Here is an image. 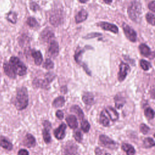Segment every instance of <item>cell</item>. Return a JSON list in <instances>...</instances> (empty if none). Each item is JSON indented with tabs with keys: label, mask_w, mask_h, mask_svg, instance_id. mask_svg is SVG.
<instances>
[{
	"label": "cell",
	"mask_w": 155,
	"mask_h": 155,
	"mask_svg": "<svg viewBox=\"0 0 155 155\" xmlns=\"http://www.w3.org/2000/svg\"><path fill=\"white\" fill-rule=\"evenodd\" d=\"M28 104V96L27 88L22 87L17 90L14 105L18 110L25 109Z\"/></svg>",
	"instance_id": "cell-1"
},
{
	"label": "cell",
	"mask_w": 155,
	"mask_h": 155,
	"mask_svg": "<svg viewBox=\"0 0 155 155\" xmlns=\"http://www.w3.org/2000/svg\"><path fill=\"white\" fill-rule=\"evenodd\" d=\"M129 18L134 22H138L140 19L141 4L138 1H133L128 8Z\"/></svg>",
	"instance_id": "cell-2"
},
{
	"label": "cell",
	"mask_w": 155,
	"mask_h": 155,
	"mask_svg": "<svg viewBox=\"0 0 155 155\" xmlns=\"http://www.w3.org/2000/svg\"><path fill=\"white\" fill-rule=\"evenodd\" d=\"M9 63L12 67L15 73L19 76H24L27 73V67L20 59L15 56L10 58Z\"/></svg>",
	"instance_id": "cell-3"
},
{
	"label": "cell",
	"mask_w": 155,
	"mask_h": 155,
	"mask_svg": "<svg viewBox=\"0 0 155 155\" xmlns=\"http://www.w3.org/2000/svg\"><path fill=\"white\" fill-rule=\"evenodd\" d=\"M62 19L63 13L62 10L58 8L53 10L50 17V22L55 27L58 26L62 22Z\"/></svg>",
	"instance_id": "cell-4"
},
{
	"label": "cell",
	"mask_w": 155,
	"mask_h": 155,
	"mask_svg": "<svg viewBox=\"0 0 155 155\" xmlns=\"http://www.w3.org/2000/svg\"><path fill=\"white\" fill-rule=\"evenodd\" d=\"M122 28H123L124 34L127 37V38L131 42H136V38H137V35L136 31L128 25L125 23L123 24Z\"/></svg>",
	"instance_id": "cell-5"
},
{
	"label": "cell",
	"mask_w": 155,
	"mask_h": 155,
	"mask_svg": "<svg viewBox=\"0 0 155 155\" xmlns=\"http://www.w3.org/2000/svg\"><path fill=\"white\" fill-rule=\"evenodd\" d=\"M77 150V145L73 142L68 141L64 146L63 154L64 155H76Z\"/></svg>",
	"instance_id": "cell-6"
},
{
	"label": "cell",
	"mask_w": 155,
	"mask_h": 155,
	"mask_svg": "<svg viewBox=\"0 0 155 155\" xmlns=\"http://www.w3.org/2000/svg\"><path fill=\"white\" fill-rule=\"evenodd\" d=\"M99 143L101 145L111 149L115 148L117 145L116 142L104 134H101L99 136Z\"/></svg>",
	"instance_id": "cell-7"
},
{
	"label": "cell",
	"mask_w": 155,
	"mask_h": 155,
	"mask_svg": "<svg viewBox=\"0 0 155 155\" xmlns=\"http://www.w3.org/2000/svg\"><path fill=\"white\" fill-rule=\"evenodd\" d=\"M129 71H130L129 65L126 63L121 62L119 65V71L118 73V77H117L119 81L120 82L123 81L127 77Z\"/></svg>",
	"instance_id": "cell-8"
},
{
	"label": "cell",
	"mask_w": 155,
	"mask_h": 155,
	"mask_svg": "<svg viewBox=\"0 0 155 155\" xmlns=\"http://www.w3.org/2000/svg\"><path fill=\"white\" fill-rule=\"evenodd\" d=\"M44 128L42 130V136L44 140L46 143H48L51 141V136L50 134V129L51 128V124L48 120H45L43 122Z\"/></svg>",
	"instance_id": "cell-9"
},
{
	"label": "cell",
	"mask_w": 155,
	"mask_h": 155,
	"mask_svg": "<svg viewBox=\"0 0 155 155\" xmlns=\"http://www.w3.org/2000/svg\"><path fill=\"white\" fill-rule=\"evenodd\" d=\"M48 51L49 54L53 58H55L58 56L59 53V45L56 41L51 40L50 41Z\"/></svg>",
	"instance_id": "cell-10"
},
{
	"label": "cell",
	"mask_w": 155,
	"mask_h": 155,
	"mask_svg": "<svg viewBox=\"0 0 155 155\" xmlns=\"http://www.w3.org/2000/svg\"><path fill=\"white\" fill-rule=\"evenodd\" d=\"M67 126L64 123H62L56 129L54 130V135L58 140H61L65 137Z\"/></svg>",
	"instance_id": "cell-11"
},
{
	"label": "cell",
	"mask_w": 155,
	"mask_h": 155,
	"mask_svg": "<svg viewBox=\"0 0 155 155\" xmlns=\"http://www.w3.org/2000/svg\"><path fill=\"white\" fill-rule=\"evenodd\" d=\"M98 25L104 30L111 31L114 33H118V27L113 24H110L107 22H101L98 24Z\"/></svg>",
	"instance_id": "cell-12"
},
{
	"label": "cell",
	"mask_w": 155,
	"mask_h": 155,
	"mask_svg": "<svg viewBox=\"0 0 155 155\" xmlns=\"http://www.w3.org/2000/svg\"><path fill=\"white\" fill-rule=\"evenodd\" d=\"M54 37V32L50 28H46L41 33V39L44 42L50 41Z\"/></svg>",
	"instance_id": "cell-13"
},
{
	"label": "cell",
	"mask_w": 155,
	"mask_h": 155,
	"mask_svg": "<svg viewBox=\"0 0 155 155\" xmlns=\"http://www.w3.org/2000/svg\"><path fill=\"white\" fill-rule=\"evenodd\" d=\"M23 144L28 148L35 147L36 145V140L35 137L30 133L27 134L23 140Z\"/></svg>",
	"instance_id": "cell-14"
},
{
	"label": "cell",
	"mask_w": 155,
	"mask_h": 155,
	"mask_svg": "<svg viewBox=\"0 0 155 155\" xmlns=\"http://www.w3.org/2000/svg\"><path fill=\"white\" fill-rule=\"evenodd\" d=\"M3 68H4V73H5V74L8 76L9 78H12V79H15L16 78V73L15 72V71L13 70L12 67L11 66V65L10 64V63L8 62H5L3 65Z\"/></svg>",
	"instance_id": "cell-15"
},
{
	"label": "cell",
	"mask_w": 155,
	"mask_h": 155,
	"mask_svg": "<svg viewBox=\"0 0 155 155\" xmlns=\"http://www.w3.org/2000/svg\"><path fill=\"white\" fill-rule=\"evenodd\" d=\"M49 84L50 83L46 79H41L36 78L33 81V85L37 88L47 89Z\"/></svg>",
	"instance_id": "cell-16"
},
{
	"label": "cell",
	"mask_w": 155,
	"mask_h": 155,
	"mask_svg": "<svg viewBox=\"0 0 155 155\" xmlns=\"http://www.w3.org/2000/svg\"><path fill=\"white\" fill-rule=\"evenodd\" d=\"M105 111L112 121H116L118 119L119 114L114 108L110 106H108L105 109Z\"/></svg>",
	"instance_id": "cell-17"
},
{
	"label": "cell",
	"mask_w": 155,
	"mask_h": 155,
	"mask_svg": "<svg viewBox=\"0 0 155 155\" xmlns=\"http://www.w3.org/2000/svg\"><path fill=\"white\" fill-rule=\"evenodd\" d=\"M0 146L8 151L12 150L13 148L12 143L4 136H0Z\"/></svg>",
	"instance_id": "cell-18"
},
{
	"label": "cell",
	"mask_w": 155,
	"mask_h": 155,
	"mask_svg": "<svg viewBox=\"0 0 155 155\" xmlns=\"http://www.w3.org/2000/svg\"><path fill=\"white\" fill-rule=\"evenodd\" d=\"M66 122L68 124V125L73 129H75L78 127V124L77 121L76 117L74 115H69L68 116L66 119Z\"/></svg>",
	"instance_id": "cell-19"
},
{
	"label": "cell",
	"mask_w": 155,
	"mask_h": 155,
	"mask_svg": "<svg viewBox=\"0 0 155 155\" xmlns=\"http://www.w3.org/2000/svg\"><path fill=\"white\" fill-rule=\"evenodd\" d=\"M88 16V13L84 9L80 10L75 16L76 23L79 24L86 20Z\"/></svg>",
	"instance_id": "cell-20"
},
{
	"label": "cell",
	"mask_w": 155,
	"mask_h": 155,
	"mask_svg": "<svg viewBox=\"0 0 155 155\" xmlns=\"http://www.w3.org/2000/svg\"><path fill=\"white\" fill-rule=\"evenodd\" d=\"M82 101L86 104L88 105H91L94 102V96L91 93L87 92L85 93L82 96Z\"/></svg>",
	"instance_id": "cell-21"
},
{
	"label": "cell",
	"mask_w": 155,
	"mask_h": 155,
	"mask_svg": "<svg viewBox=\"0 0 155 155\" xmlns=\"http://www.w3.org/2000/svg\"><path fill=\"white\" fill-rule=\"evenodd\" d=\"M31 56L34 58L35 63L37 65H39L41 64L42 62V56L40 51H36L33 50L31 51Z\"/></svg>",
	"instance_id": "cell-22"
},
{
	"label": "cell",
	"mask_w": 155,
	"mask_h": 155,
	"mask_svg": "<svg viewBox=\"0 0 155 155\" xmlns=\"http://www.w3.org/2000/svg\"><path fill=\"white\" fill-rule=\"evenodd\" d=\"M139 51L142 55L145 57H149L151 54V51L149 47L145 44H141L139 46Z\"/></svg>",
	"instance_id": "cell-23"
},
{
	"label": "cell",
	"mask_w": 155,
	"mask_h": 155,
	"mask_svg": "<svg viewBox=\"0 0 155 155\" xmlns=\"http://www.w3.org/2000/svg\"><path fill=\"white\" fill-rule=\"evenodd\" d=\"M114 103H115V107L117 109H120L124 106V105L125 103V98L120 94H117L114 97Z\"/></svg>",
	"instance_id": "cell-24"
},
{
	"label": "cell",
	"mask_w": 155,
	"mask_h": 155,
	"mask_svg": "<svg viewBox=\"0 0 155 155\" xmlns=\"http://www.w3.org/2000/svg\"><path fill=\"white\" fill-rule=\"evenodd\" d=\"M122 149L127 153V155H134L136 153L134 148L131 145L127 143H122Z\"/></svg>",
	"instance_id": "cell-25"
},
{
	"label": "cell",
	"mask_w": 155,
	"mask_h": 155,
	"mask_svg": "<svg viewBox=\"0 0 155 155\" xmlns=\"http://www.w3.org/2000/svg\"><path fill=\"white\" fill-rule=\"evenodd\" d=\"M70 111H71V112H73V113H74L75 114H76L80 120H82V119L83 120L84 119V113L79 106L73 105L70 108Z\"/></svg>",
	"instance_id": "cell-26"
},
{
	"label": "cell",
	"mask_w": 155,
	"mask_h": 155,
	"mask_svg": "<svg viewBox=\"0 0 155 155\" xmlns=\"http://www.w3.org/2000/svg\"><path fill=\"white\" fill-rule=\"evenodd\" d=\"M65 104V99L63 96H59L56 97L53 102V106L55 108H60L64 106Z\"/></svg>",
	"instance_id": "cell-27"
},
{
	"label": "cell",
	"mask_w": 155,
	"mask_h": 155,
	"mask_svg": "<svg viewBox=\"0 0 155 155\" xmlns=\"http://www.w3.org/2000/svg\"><path fill=\"white\" fill-rule=\"evenodd\" d=\"M99 122L101 124H102L104 127H108L110 124L109 119H108L107 116L104 113V111H102L101 113L100 117H99Z\"/></svg>",
	"instance_id": "cell-28"
},
{
	"label": "cell",
	"mask_w": 155,
	"mask_h": 155,
	"mask_svg": "<svg viewBox=\"0 0 155 155\" xmlns=\"http://www.w3.org/2000/svg\"><path fill=\"white\" fill-rule=\"evenodd\" d=\"M155 145L154 140L151 137H146L143 141V146L146 148L154 147Z\"/></svg>",
	"instance_id": "cell-29"
},
{
	"label": "cell",
	"mask_w": 155,
	"mask_h": 155,
	"mask_svg": "<svg viewBox=\"0 0 155 155\" xmlns=\"http://www.w3.org/2000/svg\"><path fill=\"white\" fill-rule=\"evenodd\" d=\"M144 114H145V116L148 119H153L154 117V110L150 107H147L145 109Z\"/></svg>",
	"instance_id": "cell-30"
},
{
	"label": "cell",
	"mask_w": 155,
	"mask_h": 155,
	"mask_svg": "<svg viewBox=\"0 0 155 155\" xmlns=\"http://www.w3.org/2000/svg\"><path fill=\"white\" fill-rule=\"evenodd\" d=\"M7 19L12 24H16L17 21V15L15 12H10L7 14Z\"/></svg>",
	"instance_id": "cell-31"
},
{
	"label": "cell",
	"mask_w": 155,
	"mask_h": 155,
	"mask_svg": "<svg viewBox=\"0 0 155 155\" xmlns=\"http://www.w3.org/2000/svg\"><path fill=\"white\" fill-rule=\"evenodd\" d=\"M140 65L141 68L145 71L148 70L151 67V64L149 62H148L144 59H141L140 61Z\"/></svg>",
	"instance_id": "cell-32"
},
{
	"label": "cell",
	"mask_w": 155,
	"mask_h": 155,
	"mask_svg": "<svg viewBox=\"0 0 155 155\" xmlns=\"http://www.w3.org/2000/svg\"><path fill=\"white\" fill-rule=\"evenodd\" d=\"M90 128V125L89 122L86 120H83L81 122V129L82 131L85 133L88 132Z\"/></svg>",
	"instance_id": "cell-33"
},
{
	"label": "cell",
	"mask_w": 155,
	"mask_h": 155,
	"mask_svg": "<svg viewBox=\"0 0 155 155\" xmlns=\"http://www.w3.org/2000/svg\"><path fill=\"white\" fill-rule=\"evenodd\" d=\"M146 19L148 23H150V24H151L152 25H154L155 24V17H154V15L152 13H147V14L146 15Z\"/></svg>",
	"instance_id": "cell-34"
},
{
	"label": "cell",
	"mask_w": 155,
	"mask_h": 155,
	"mask_svg": "<svg viewBox=\"0 0 155 155\" xmlns=\"http://www.w3.org/2000/svg\"><path fill=\"white\" fill-rule=\"evenodd\" d=\"M27 24L30 27H36L38 25L37 21L35 19V18L33 17H29L27 20Z\"/></svg>",
	"instance_id": "cell-35"
},
{
	"label": "cell",
	"mask_w": 155,
	"mask_h": 155,
	"mask_svg": "<svg viewBox=\"0 0 155 155\" xmlns=\"http://www.w3.org/2000/svg\"><path fill=\"white\" fill-rule=\"evenodd\" d=\"M43 67L45 69L50 70L54 67V64L50 59H47L44 63Z\"/></svg>",
	"instance_id": "cell-36"
},
{
	"label": "cell",
	"mask_w": 155,
	"mask_h": 155,
	"mask_svg": "<svg viewBox=\"0 0 155 155\" xmlns=\"http://www.w3.org/2000/svg\"><path fill=\"white\" fill-rule=\"evenodd\" d=\"M84 50H80V49H77L76 51V53L74 54V59L76 62L78 64H80L81 62V57L82 54L84 53Z\"/></svg>",
	"instance_id": "cell-37"
},
{
	"label": "cell",
	"mask_w": 155,
	"mask_h": 155,
	"mask_svg": "<svg viewBox=\"0 0 155 155\" xmlns=\"http://www.w3.org/2000/svg\"><path fill=\"white\" fill-rule=\"evenodd\" d=\"M73 137H74V138L75 139V140H76L77 142H79V143H81V142H82V140L83 136H82V133H81L80 131H75V132L74 133V134H73Z\"/></svg>",
	"instance_id": "cell-38"
},
{
	"label": "cell",
	"mask_w": 155,
	"mask_h": 155,
	"mask_svg": "<svg viewBox=\"0 0 155 155\" xmlns=\"http://www.w3.org/2000/svg\"><path fill=\"white\" fill-rule=\"evenodd\" d=\"M140 131L142 134H146L150 131V128L145 124H141L140 125Z\"/></svg>",
	"instance_id": "cell-39"
},
{
	"label": "cell",
	"mask_w": 155,
	"mask_h": 155,
	"mask_svg": "<svg viewBox=\"0 0 155 155\" xmlns=\"http://www.w3.org/2000/svg\"><path fill=\"white\" fill-rule=\"evenodd\" d=\"M102 35L100 33H89L88 35H87L86 36H84L83 38L84 39H91V38H94L96 37H98V36H101Z\"/></svg>",
	"instance_id": "cell-40"
},
{
	"label": "cell",
	"mask_w": 155,
	"mask_h": 155,
	"mask_svg": "<svg viewBox=\"0 0 155 155\" xmlns=\"http://www.w3.org/2000/svg\"><path fill=\"white\" fill-rule=\"evenodd\" d=\"M45 79L49 83H50L55 78V74H53V73H51V72H49V73H47L45 75Z\"/></svg>",
	"instance_id": "cell-41"
},
{
	"label": "cell",
	"mask_w": 155,
	"mask_h": 155,
	"mask_svg": "<svg viewBox=\"0 0 155 155\" xmlns=\"http://www.w3.org/2000/svg\"><path fill=\"white\" fill-rule=\"evenodd\" d=\"M30 8L33 10V11H36L38 10L39 8V5L35 2H31L30 3Z\"/></svg>",
	"instance_id": "cell-42"
},
{
	"label": "cell",
	"mask_w": 155,
	"mask_h": 155,
	"mask_svg": "<svg viewBox=\"0 0 155 155\" xmlns=\"http://www.w3.org/2000/svg\"><path fill=\"white\" fill-rule=\"evenodd\" d=\"M56 116L60 120L62 119L63 117H64V113L61 110H58L56 112Z\"/></svg>",
	"instance_id": "cell-43"
},
{
	"label": "cell",
	"mask_w": 155,
	"mask_h": 155,
	"mask_svg": "<svg viewBox=\"0 0 155 155\" xmlns=\"http://www.w3.org/2000/svg\"><path fill=\"white\" fill-rule=\"evenodd\" d=\"M148 8L151 10H152L153 12L155 11V1H152L151 2H150L148 4Z\"/></svg>",
	"instance_id": "cell-44"
},
{
	"label": "cell",
	"mask_w": 155,
	"mask_h": 155,
	"mask_svg": "<svg viewBox=\"0 0 155 155\" xmlns=\"http://www.w3.org/2000/svg\"><path fill=\"white\" fill-rule=\"evenodd\" d=\"M18 155H29V153L27 150L25 149H21L18 151Z\"/></svg>",
	"instance_id": "cell-45"
},
{
	"label": "cell",
	"mask_w": 155,
	"mask_h": 155,
	"mask_svg": "<svg viewBox=\"0 0 155 155\" xmlns=\"http://www.w3.org/2000/svg\"><path fill=\"white\" fill-rule=\"evenodd\" d=\"M83 65H82V67H83V68H84V69L85 70V71H86V73L88 74V75H91V72H90V70L88 68V67H87V66L85 65V64H82Z\"/></svg>",
	"instance_id": "cell-46"
},
{
	"label": "cell",
	"mask_w": 155,
	"mask_h": 155,
	"mask_svg": "<svg viewBox=\"0 0 155 155\" xmlns=\"http://www.w3.org/2000/svg\"><path fill=\"white\" fill-rule=\"evenodd\" d=\"M102 153V150H101L99 147L96 148V149H95V154H96V155H101Z\"/></svg>",
	"instance_id": "cell-47"
},
{
	"label": "cell",
	"mask_w": 155,
	"mask_h": 155,
	"mask_svg": "<svg viewBox=\"0 0 155 155\" xmlns=\"http://www.w3.org/2000/svg\"><path fill=\"white\" fill-rule=\"evenodd\" d=\"M106 4H110L112 2V0H103Z\"/></svg>",
	"instance_id": "cell-48"
},
{
	"label": "cell",
	"mask_w": 155,
	"mask_h": 155,
	"mask_svg": "<svg viewBox=\"0 0 155 155\" xmlns=\"http://www.w3.org/2000/svg\"><path fill=\"white\" fill-rule=\"evenodd\" d=\"M88 0H79V1L81 2V3H85L86 2H87Z\"/></svg>",
	"instance_id": "cell-49"
},
{
	"label": "cell",
	"mask_w": 155,
	"mask_h": 155,
	"mask_svg": "<svg viewBox=\"0 0 155 155\" xmlns=\"http://www.w3.org/2000/svg\"><path fill=\"white\" fill-rule=\"evenodd\" d=\"M105 155H110V154H108V153H106Z\"/></svg>",
	"instance_id": "cell-50"
}]
</instances>
